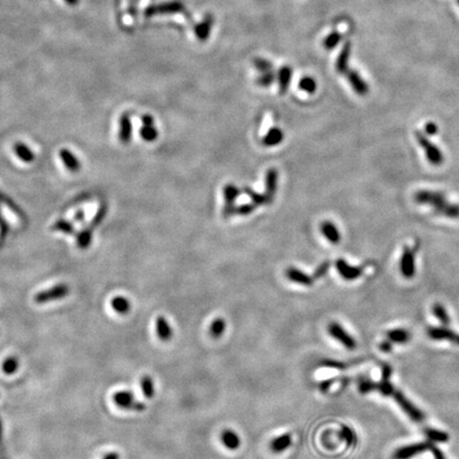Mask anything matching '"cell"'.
I'll return each mask as SVG.
<instances>
[{"mask_svg":"<svg viewBox=\"0 0 459 459\" xmlns=\"http://www.w3.org/2000/svg\"><path fill=\"white\" fill-rule=\"evenodd\" d=\"M380 350L385 353H389L391 352V350H392V344H391V342H389V340H387V342H382L380 344Z\"/></svg>","mask_w":459,"mask_h":459,"instance_id":"cell-54","label":"cell"},{"mask_svg":"<svg viewBox=\"0 0 459 459\" xmlns=\"http://www.w3.org/2000/svg\"><path fill=\"white\" fill-rule=\"evenodd\" d=\"M278 174L276 170L274 168L269 169L266 174V178H265V186H266L265 196L268 200V204L274 202V196L278 190Z\"/></svg>","mask_w":459,"mask_h":459,"instance_id":"cell-14","label":"cell"},{"mask_svg":"<svg viewBox=\"0 0 459 459\" xmlns=\"http://www.w3.org/2000/svg\"><path fill=\"white\" fill-rule=\"evenodd\" d=\"M226 328V323L224 318H216L212 320L210 326V334L212 337L219 338L224 334Z\"/></svg>","mask_w":459,"mask_h":459,"instance_id":"cell-32","label":"cell"},{"mask_svg":"<svg viewBox=\"0 0 459 459\" xmlns=\"http://www.w3.org/2000/svg\"><path fill=\"white\" fill-rule=\"evenodd\" d=\"M432 312L434 314H435V317L440 321L444 323V324H448L450 323V317H448V312L446 310V308H444V305H441L439 303L435 304L432 306Z\"/></svg>","mask_w":459,"mask_h":459,"instance_id":"cell-38","label":"cell"},{"mask_svg":"<svg viewBox=\"0 0 459 459\" xmlns=\"http://www.w3.org/2000/svg\"><path fill=\"white\" fill-rule=\"evenodd\" d=\"M106 212H108L106 203H101V206H99L95 216L92 217L90 226H92L94 228H96L97 226H99L102 222H104V218L106 216Z\"/></svg>","mask_w":459,"mask_h":459,"instance_id":"cell-37","label":"cell"},{"mask_svg":"<svg viewBox=\"0 0 459 459\" xmlns=\"http://www.w3.org/2000/svg\"><path fill=\"white\" fill-rule=\"evenodd\" d=\"M285 276L289 280H292V282L296 283V284H300V285L310 286L314 283V278L310 276L308 274H306L305 272H303L302 270L294 268V267L287 268L286 271H285Z\"/></svg>","mask_w":459,"mask_h":459,"instance_id":"cell-16","label":"cell"},{"mask_svg":"<svg viewBox=\"0 0 459 459\" xmlns=\"http://www.w3.org/2000/svg\"><path fill=\"white\" fill-rule=\"evenodd\" d=\"M396 402L398 404V406L402 408L403 412L410 416V418L414 421V422H422L424 420V414L419 410L418 407H416L410 400H408L401 391L394 390L392 394Z\"/></svg>","mask_w":459,"mask_h":459,"instance_id":"cell-4","label":"cell"},{"mask_svg":"<svg viewBox=\"0 0 459 459\" xmlns=\"http://www.w3.org/2000/svg\"><path fill=\"white\" fill-rule=\"evenodd\" d=\"M320 231L332 244H338L340 242V238H342L337 226L333 222H330V221L322 222L320 226Z\"/></svg>","mask_w":459,"mask_h":459,"instance_id":"cell-22","label":"cell"},{"mask_svg":"<svg viewBox=\"0 0 459 459\" xmlns=\"http://www.w3.org/2000/svg\"><path fill=\"white\" fill-rule=\"evenodd\" d=\"M378 390L382 396H391L394 394V387L390 384L389 380H382L380 384H378Z\"/></svg>","mask_w":459,"mask_h":459,"instance_id":"cell-48","label":"cell"},{"mask_svg":"<svg viewBox=\"0 0 459 459\" xmlns=\"http://www.w3.org/2000/svg\"><path fill=\"white\" fill-rule=\"evenodd\" d=\"M358 388H360V394H369L371 392V391L378 389V384H376V382H371V380H362L360 382Z\"/></svg>","mask_w":459,"mask_h":459,"instance_id":"cell-47","label":"cell"},{"mask_svg":"<svg viewBox=\"0 0 459 459\" xmlns=\"http://www.w3.org/2000/svg\"><path fill=\"white\" fill-rule=\"evenodd\" d=\"M184 6L180 2H165L163 4H160L156 6L149 8L146 14L148 16L156 15V14H166V13H176V12H183Z\"/></svg>","mask_w":459,"mask_h":459,"instance_id":"cell-17","label":"cell"},{"mask_svg":"<svg viewBox=\"0 0 459 459\" xmlns=\"http://www.w3.org/2000/svg\"><path fill=\"white\" fill-rule=\"evenodd\" d=\"M114 402L117 406H119L122 410H136V412H142L146 410V406L142 403L135 401L134 396L130 391L122 390L116 392L113 396Z\"/></svg>","mask_w":459,"mask_h":459,"instance_id":"cell-6","label":"cell"},{"mask_svg":"<svg viewBox=\"0 0 459 459\" xmlns=\"http://www.w3.org/2000/svg\"><path fill=\"white\" fill-rule=\"evenodd\" d=\"M94 232H95V228H94L92 226H90L88 224L86 228H84L83 230H81V231L78 233V235H76V246H78L79 249H81V250L88 249V246H90V244L92 242Z\"/></svg>","mask_w":459,"mask_h":459,"instance_id":"cell-23","label":"cell"},{"mask_svg":"<svg viewBox=\"0 0 459 459\" xmlns=\"http://www.w3.org/2000/svg\"><path fill=\"white\" fill-rule=\"evenodd\" d=\"M351 54V44L346 42L342 49V52L338 56L336 62V70L339 74H346L348 70V58Z\"/></svg>","mask_w":459,"mask_h":459,"instance_id":"cell-24","label":"cell"},{"mask_svg":"<svg viewBox=\"0 0 459 459\" xmlns=\"http://www.w3.org/2000/svg\"><path fill=\"white\" fill-rule=\"evenodd\" d=\"M140 388H142L144 396L146 398H151L154 396V394H156L154 382H153V380L149 376H142V378L140 380Z\"/></svg>","mask_w":459,"mask_h":459,"instance_id":"cell-34","label":"cell"},{"mask_svg":"<svg viewBox=\"0 0 459 459\" xmlns=\"http://www.w3.org/2000/svg\"><path fill=\"white\" fill-rule=\"evenodd\" d=\"M336 268L339 272V274L346 280H353L357 278H360L362 274V267H354L348 265V264L342 258L337 260Z\"/></svg>","mask_w":459,"mask_h":459,"instance_id":"cell-11","label":"cell"},{"mask_svg":"<svg viewBox=\"0 0 459 459\" xmlns=\"http://www.w3.org/2000/svg\"><path fill=\"white\" fill-rule=\"evenodd\" d=\"M132 120L129 113H124L119 118L118 138L122 144H129L132 138Z\"/></svg>","mask_w":459,"mask_h":459,"instance_id":"cell-10","label":"cell"},{"mask_svg":"<svg viewBox=\"0 0 459 459\" xmlns=\"http://www.w3.org/2000/svg\"><path fill=\"white\" fill-rule=\"evenodd\" d=\"M332 384H333V380H324V382H321L320 385H319L320 390L322 391V392H326Z\"/></svg>","mask_w":459,"mask_h":459,"instance_id":"cell-57","label":"cell"},{"mask_svg":"<svg viewBox=\"0 0 459 459\" xmlns=\"http://www.w3.org/2000/svg\"><path fill=\"white\" fill-rule=\"evenodd\" d=\"M240 190L234 184H226L224 188V208L222 210V215L224 218L232 217L235 215L236 206L235 201L240 197Z\"/></svg>","mask_w":459,"mask_h":459,"instance_id":"cell-8","label":"cell"},{"mask_svg":"<svg viewBox=\"0 0 459 459\" xmlns=\"http://www.w3.org/2000/svg\"><path fill=\"white\" fill-rule=\"evenodd\" d=\"M253 63H254V66L256 67V70L260 72L262 74L272 70L271 63L268 62L265 58H255Z\"/></svg>","mask_w":459,"mask_h":459,"instance_id":"cell-46","label":"cell"},{"mask_svg":"<svg viewBox=\"0 0 459 459\" xmlns=\"http://www.w3.org/2000/svg\"><path fill=\"white\" fill-rule=\"evenodd\" d=\"M416 138L418 140L420 146L424 149L425 151V156H426L428 160L430 163L434 166H439L442 163H444V154L440 151V149L436 146L435 144H432L426 135L423 134L420 131H416Z\"/></svg>","mask_w":459,"mask_h":459,"instance_id":"cell-2","label":"cell"},{"mask_svg":"<svg viewBox=\"0 0 459 459\" xmlns=\"http://www.w3.org/2000/svg\"><path fill=\"white\" fill-rule=\"evenodd\" d=\"M0 204H2V206H4L8 210H10L15 216H17L20 219H24V214L22 210L17 206L13 199H11L8 194H6L2 190H0Z\"/></svg>","mask_w":459,"mask_h":459,"instance_id":"cell-28","label":"cell"},{"mask_svg":"<svg viewBox=\"0 0 459 459\" xmlns=\"http://www.w3.org/2000/svg\"><path fill=\"white\" fill-rule=\"evenodd\" d=\"M119 458H120V456H119V454L116 452L108 453L104 457V459H119Z\"/></svg>","mask_w":459,"mask_h":459,"instance_id":"cell-58","label":"cell"},{"mask_svg":"<svg viewBox=\"0 0 459 459\" xmlns=\"http://www.w3.org/2000/svg\"><path fill=\"white\" fill-rule=\"evenodd\" d=\"M344 74L346 76L348 81L350 82L352 88L355 90V92L357 94V95L364 96L368 92V90H369L368 84H367V82H364L362 80V78L360 74L358 72H355V70H350V68H348V70H346V72Z\"/></svg>","mask_w":459,"mask_h":459,"instance_id":"cell-13","label":"cell"},{"mask_svg":"<svg viewBox=\"0 0 459 459\" xmlns=\"http://www.w3.org/2000/svg\"><path fill=\"white\" fill-rule=\"evenodd\" d=\"M428 335L432 340H448L450 342L459 344V334L446 328H430Z\"/></svg>","mask_w":459,"mask_h":459,"instance_id":"cell-12","label":"cell"},{"mask_svg":"<svg viewBox=\"0 0 459 459\" xmlns=\"http://www.w3.org/2000/svg\"><path fill=\"white\" fill-rule=\"evenodd\" d=\"M382 380H389L391 373H392V368L390 367L389 364H384L382 366Z\"/></svg>","mask_w":459,"mask_h":459,"instance_id":"cell-52","label":"cell"},{"mask_svg":"<svg viewBox=\"0 0 459 459\" xmlns=\"http://www.w3.org/2000/svg\"><path fill=\"white\" fill-rule=\"evenodd\" d=\"M424 434L425 436L430 439V441L432 442H446L450 439L446 432L438 430L435 428H425Z\"/></svg>","mask_w":459,"mask_h":459,"instance_id":"cell-35","label":"cell"},{"mask_svg":"<svg viewBox=\"0 0 459 459\" xmlns=\"http://www.w3.org/2000/svg\"><path fill=\"white\" fill-rule=\"evenodd\" d=\"M339 437H340V439L344 440V441L346 442V446H351L355 444V436H354V432H353V430H352L350 428L346 426V425H344V426L342 428V432H340Z\"/></svg>","mask_w":459,"mask_h":459,"instance_id":"cell-41","label":"cell"},{"mask_svg":"<svg viewBox=\"0 0 459 459\" xmlns=\"http://www.w3.org/2000/svg\"><path fill=\"white\" fill-rule=\"evenodd\" d=\"M220 439H221V442H222V444L226 448L231 450H237L242 444V439L240 435H238L235 430H230V428H226L221 432Z\"/></svg>","mask_w":459,"mask_h":459,"instance_id":"cell-18","label":"cell"},{"mask_svg":"<svg viewBox=\"0 0 459 459\" xmlns=\"http://www.w3.org/2000/svg\"><path fill=\"white\" fill-rule=\"evenodd\" d=\"M142 126H154V118L149 114H144L142 116Z\"/></svg>","mask_w":459,"mask_h":459,"instance_id":"cell-53","label":"cell"},{"mask_svg":"<svg viewBox=\"0 0 459 459\" xmlns=\"http://www.w3.org/2000/svg\"><path fill=\"white\" fill-rule=\"evenodd\" d=\"M276 80V74L274 72H264L262 76L258 79V84L262 88H268L270 85L274 82Z\"/></svg>","mask_w":459,"mask_h":459,"instance_id":"cell-42","label":"cell"},{"mask_svg":"<svg viewBox=\"0 0 459 459\" xmlns=\"http://www.w3.org/2000/svg\"><path fill=\"white\" fill-rule=\"evenodd\" d=\"M156 334L162 342H169L174 336V330L164 316L156 319Z\"/></svg>","mask_w":459,"mask_h":459,"instance_id":"cell-21","label":"cell"},{"mask_svg":"<svg viewBox=\"0 0 459 459\" xmlns=\"http://www.w3.org/2000/svg\"><path fill=\"white\" fill-rule=\"evenodd\" d=\"M85 219V212L83 210H79L78 212H76V214L74 215V222H78V224H81L83 222Z\"/></svg>","mask_w":459,"mask_h":459,"instance_id":"cell-55","label":"cell"},{"mask_svg":"<svg viewBox=\"0 0 459 459\" xmlns=\"http://www.w3.org/2000/svg\"><path fill=\"white\" fill-rule=\"evenodd\" d=\"M255 208H256V206H255L252 202L251 203H244V204H242V206H236L235 215L248 216V215L252 214Z\"/></svg>","mask_w":459,"mask_h":459,"instance_id":"cell-44","label":"cell"},{"mask_svg":"<svg viewBox=\"0 0 459 459\" xmlns=\"http://www.w3.org/2000/svg\"><path fill=\"white\" fill-rule=\"evenodd\" d=\"M244 192L248 196V197L251 199L252 203L255 206H267L268 200L266 198L265 194H258L256 192H254L251 187L246 186L244 187Z\"/></svg>","mask_w":459,"mask_h":459,"instance_id":"cell-33","label":"cell"},{"mask_svg":"<svg viewBox=\"0 0 459 459\" xmlns=\"http://www.w3.org/2000/svg\"><path fill=\"white\" fill-rule=\"evenodd\" d=\"M457 4H458V6H459V0H457Z\"/></svg>","mask_w":459,"mask_h":459,"instance_id":"cell-59","label":"cell"},{"mask_svg":"<svg viewBox=\"0 0 459 459\" xmlns=\"http://www.w3.org/2000/svg\"><path fill=\"white\" fill-rule=\"evenodd\" d=\"M212 16L208 15L206 17V20H204L201 24H197L196 26V28H194V33H196V36H197V38L201 40H206L210 36V29H212Z\"/></svg>","mask_w":459,"mask_h":459,"instance_id":"cell-29","label":"cell"},{"mask_svg":"<svg viewBox=\"0 0 459 459\" xmlns=\"http://www.w3.org/2000/svg\"><path fill=\"white\" fill-rule=\"evenodd\" d=\"M58 156L62 160L65 167L70 170V172H79L81 169V163L78 156H76L74 153L67 148H62L58 151Z\"/></svg>","mask_w":459,"mask_h":459,"instance_id":"cell-15","label":"cell"},{"mask_svg":"<svg viewBox=\"0 0 459 459\" xmlns=\"http://www.w3.org/2000/svg\"><path fill=\"white\" fill-rule=\"evenodd\" d=\"M13 150H14L15 156L18 158L22 162H24V163L30 164L34 160H36V153H34L32 149L22 142H15L13 146Z\"/></svg>","mask_w":459,"mask_h":459,"instance_id":"cell-20","label":"cell"},{"mask_svg":"<svg viewBox=\"0 0 459 459\" xmlns=\"http://www.w3.org/2000/svg\"><path fill=\"white\" fill-rule=\"evenodd\" d=\"M8 233H10V224H8L6 218L0 212V244H2L6 240Z\"/></svg>","mask_w":459,"mask_h":459,"instance_id":"cell-45","label":"cell"},{"mask_svg":"<svg viewBox=\"0 0 459 459\" xmlns=\"http://www.w3.org/2000/svg\"><path fill=\"white\" fill-rule=\"evenodd\" d=\"M284 140V133L283 131L278 129V128H271L268 133L264 136L262 144L266 147H274L278 146Z\"/></svg>","mask_w":459,"mask_h":459,"instance_id":"cell-25","label":"cell"},{"mask_svg":"<svg viewBox=\"0 0 459 459\" xmlns=\"http://www.w3.org/2000/svg\"><path fill=\"white\" fill-rule=\"evenodd\" d=\"M418 244L414 246V248L410 246H406L404 248L401 262H400V269H401V274L406 278H410L416 274V265H414V258L416 252L418 251Z\"/></svg>","mask_w":459,"mask_h":459,"instance_id":"cell-5","label":"cell"},{"mask_svg":"<svg viewBox=\"0 0 459 459\" xmlns=\"http://www.w3.org/2000/svg\"><path fill=\"white\" fill-rule=\"evenodd\" d=\"M430 450H432V454H434V457H435V459H446V456L444 455V453H442L441 450H440L438 448H436V446H432Z\"/></svg>","mask_w":459,"mask_h":459,"instance_id":"cell-56","label":"cell"},{"mask_svg":"<svg viewBox=\"0 0 459 459\" xmlns=\"http://www.w3.org/2000/svg\"><path fill=\"white\" fill-rule=\"evenodd\" d=\"M51 230L56 232H61L66 235H72L74 233V222L66 219H58L51 226Z\"/></svg>","mask_w":459,"mask_h":459,"instance_id":"cell-31","label":"cell"},{"mask_svg":"<svg viewBox=\"0 0 459 459\" xmlns=\"http://www.w3.org/2000/svg\"><path fill=\"white\" fill-rule=\"evenodd\" d=\"M140 133L142 138L146 142H154L158 136V132L154 126H142Z\"/></svg>","mask_w":459,"mask_h":459,"instance_id":"cell-36","label":"cell"},{"mask_svg":"<svg viewBox=\"0 0 459 459\" xmlns=\"http://www.w3.org/2000/svg\"><path fill=\"white\" fill-rule=\"evenodd\" d=\"M292 70L290 67L284 66L280 70L278 74V88L280 92L284 95V94L287 92L289 84H290L292 81Z\"/></svg>","mask_w":459,"mask_h":459,"instance_id":"cell-26","label":"cell"},{"mask_svg":"<svg viewBox=\"0 0 459 459\" xmlns=\"http://www.w3.org/2000/svg\"><path fill=\"white\" fill-rule=\"evenodd\" d=\"M424 131H425V134H426V135H435L438 132V126H437L436 124L428 122V124H425Z\"/></svg>","mask_w":459,"mask_h":459,"instance_id":"cell-51","label":"cell"},{"mask_svg":"<svg viewBox=\"0 0 459 459\" xmlns=\"http://www.w3.org/2000/svg\"><path fill=\"white\" fill-rule=\"evenodd\" d=\"M110 304H112V308L116 312L122 314L129 312L130 310H131L130 301L128 300L126 298L122 296H115L114 299L112 300V302H110Z\"/></svg>","mask_w":459,"mask_h":459,"instance_id":"cell-30","label":"cell"},{"mask_svg":"<svg viewBox=\"0 0 459 459\" xmlns=\"http://www.w3.org/2000/svg\"><path fill=\"white\" fill-rule=\"evenodd\" d=\"M387 338L391 342L406 344L410 342V334L404 328H394L387 332Z\"/></svg>","mask_w":459,"mask_h":459,"instance_id":"cell-27","label":"cell"},{"mask_svg":"<svg viewBox=\"0 0 459 459\" xmlns=\"http://www.w3.org/2000/svg\"><path fill=\"white\" fill-rule=\"evenodd\" d=\"M330 268V262H324L320 264V265L317 267V269L314 272V278L317 280L322 276H324L326 274V272L328 271Z\"/></svg>","mask_w":459,"mask_h":459,"instance_id":"cell-49","label":"cell"},{"mask_svg":"<svg viewBox=\"0 0 459 459\" xmlns=\"http://www.w3.org/2000/svg\"><path fill=\"white\" fill-rule=\"evenodd\" d=\"M70 287L66 284H58L54 287L48 288L46 290H42L34 296V301L38 304H44L48 302H54L58 300H62L70 294Z\"/></svg>","mask_w":459,"mask_h":459,"instance_id":"cell-3","label":"cell"},{"mask_svg":"<svg viewBox=\"0 0 459 459\" xmlns=\"http://www.w3.org/2000/svg\"><path fill=\"white\" fill-rule=\"evenodd\" d=\"M342 34H340L339 32H333V33H330V36L324 40V42H323V44H324V47L326 49H333L337 46L338 42L342 40Z\"/></svg>","mask_w":459,"mask_h":459,"instance_id":"cell-43","label":"cell"},{"mask_svg":"<svg viewBox=\"0 0 459 459\" xmlns=\"http://www.w3.org/2000/svg\"><path fill=\"white\" fill-rule=\"evenodd\" d=\"M322 364L324 366V367L334 368V369H344V368H346V364L340 362H336V360H323Z\"/></svg>","mask_w":459,"mask_h":459,"instance_id":"cell-50","label":"cell"},{"mask_svg":"<svg viewBox=\"0 0 459 459\" xmlns=\"http://www.w3.org/2000/svg\"><path fill=\"white\" fill-rule=\"evenodd\" d=\"M432 446V444H430V442L426 441V442H420V444H414L400 448L394 452V459H410L416 455L425 452V450H430Z\"/></svg>","mask_w":459,"mask_h":459,"instance_id":"cell-9","label":"cell"},{"mask_svg":"<svg viewBox=\"0 0 459 459\" xmlns=\"http://www.w3.org/2000/svg\"><path fill=\"white\" fill-rule=\"evenodd\" d=\"M17 369H18V360L16 357H8L2 364V370L6 374H13Z\"/></svg>","mask_w":459,"mask_h":459,"instance_id":"cell-40","label":"cell"},{"mask_svg":"<svg viewBox=\"0 0 459 459\" xmlns=\"http://www.w3.org/2000/svg\"><path fill=\"white\" fill-rule=\"evenodd\" d=\"M292 444V438L290 434H284V435H280L274 439H272L270 441L269 448L272 450V452L278 454V453H283L285 450L290 448Z\"/></svg>","mask_w":459,"mask_h":459,"instance_id":"cell-19","label":"cell"},{"mask_svg":"<svg viewBox=\"0 0 459 459\" xmlns=\"http://www.w3.org/2000/svg\"><path fill=\"white\" fill-rule=\"evenodd\" d=\"M299 88L306 92L312 94L317 90V82L314 79L310 78V76H304L299 83Z\"/></svg>","mask_w":459,"mask_h":459,"instance_id":"cell-39","label":"cell"},{"mask_svg":"<svg viewBox=\"0 0 459 459\" xmlns=\"http://www.w3.org/2000/svg\"><path fill=\"white\" fill-rule=\"evenodd\" d=\"M414 198L416 203L432 206L437 215L448 218H459V206L450 203L444 194L432 190H420L416 192Z\"/></svg>","mask_w":459,"mask_h":459,"instance_id":"cell-1","label":"cell"},{"mask_svg":"<svg viewBox=\"0 0 459 459\" xmlns=\"http://www.w3.org/2000/svg\"><path fill=\"white\" fill-rule=\"evenodd\" d=\"M328 334L335 338L338 342L342 344L348 350H354L356 348L355 339L337 322H332L328 326Z\"/></svg>","mask_w":459,"mask_h":459,"instance_id":"cell-7","label":"cell"}]
</instances>
